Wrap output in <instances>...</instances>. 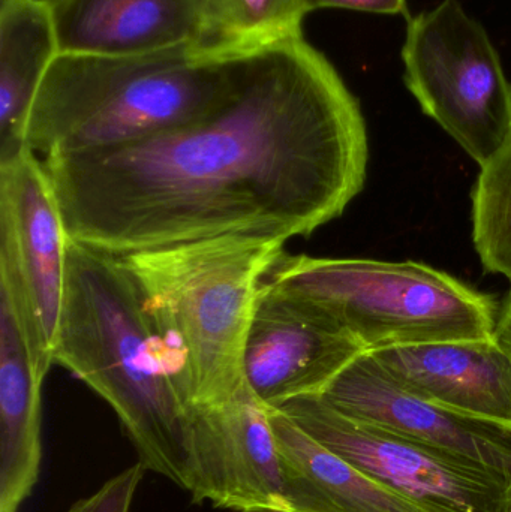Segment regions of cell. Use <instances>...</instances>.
<instances>
[{"label": "cell", "mask_w": 511, "mask_h": 512, "mask_svg": "<svg viewBox=\"0 0 511 512\" xmlns=\"http://www.w3.org/2000/svg\"><path fill=\"white\" fill-rule=\"evenodd\" d=\"M197 119L95 152L42 159L69 239L116 256L221 236L290 240L363 191L356 96L303 36L234 57Z\"/></svg>", "instance_id": "obj_1"}, {"label": "cell", "mask_w": 511, "mask_h": 512, "mask_svg": "<svg viewBox=\"0 0 511 512\" xmlns=\"http://www.w3.org/2000/svg\"><path fill=\"white\" fill-rule=\"evenodd\" d=\"M369 354L414 396L511 427V361L494 337L392 346Z\"/></svg>", "instance_id": "obj_12"}, {"label": "cell", "mask_w": 511, "mask_h": 512, "mask_svg": "<svg viewBox=\"0 0 511 512\" xmlns=\"http://www.w3.org/2000/svg\"><path fill=\"white\" fill-rule=\"evenodd\" d=\"M54 363L114 409L144 468L188 490L191 412L159 361L134 279L120 256L69 237Z\"/></svg>", "instance_id": "obj_2"}, {"label": "cell", "mask_w": 511, "mask_h": 512, "mask_svg": "<svg viewBox=\"0 0 511 512\" xmlns=\"http://www.w3.org/2000/svg\"><path fill=\"white\" fill-rule=\"evenodd\" d=\"M266 282L314 304L366 352L492 337L500 312L491 295L422 262L284 255Z\"/></svg>", "instance_id": "obj_5"}, {"label": "cell", "mask_w": 511, "mask_h": 512, "mask_svg": "<svg viewBox=\"0 0 511 512\" xmlns=\"http://www.w3.org/2000/svg\"><path fill=\"white\" fill-rule=\"evenodd\" d=\"M305 0H204L189 47L204 62H225L303 36Z\"/></svg>", "instance_id": "obj_17"}, {"label": "cell", "mask_w": 511, "mask_h": 512, "mask_svg": "<svg viewBox=\"0 0 511 512\" xmlns=\"http://www.w3.org/2000/svg\"><path fill=\"white\" fill-rule=\"evenodd\" d=\"M494 340L501 349L506 352L511 361V291L506 301L498 312L497 324H495Z\"/></svg>", "instance_id": "obj_21"}, {"label": "cell", "mask_w": 511, "mask_h": 512, "mask_svg": "<svg viewBox=\"0 0 511 512\" xmlns=\"http://www.w3.org/2000/svg\"><path fill=\"white\" fill-rule=\"evenodd\" d=\"M66 234L53 183L29 147L0 161V289L17 310L36 375L54 363Z\"/></svg>", "instance_id": "obj_8"}, {"label": "cell", "mask_w": 511, "mask_h": 512, "mask_svg": "<svg viewBox=\"0 0 511 512\" xmlns=\"http://www.w3.org/2000/svg\"><path fill=\"white\" fill-rule=\"evenodd\" d=\"M473 240L483 268L511 282V138L480 167L473 191Z\"/></svg>", "instance_id": "obj_18"}, {"label": "cell", "mask_w": 511, "mask_h": 512, "mask_svg": "<svg viewBox=\"0 0 511 512\" xmlns=\"http://www.w3.org/2000/svg\"><path fill=\"white\" fill-rule=\"evenodd\" d=\"M321 396L345 414L458 454L511 484V427L459 414L414 396L369 352L351 361Z\"/></svg>", "instance_id": "obj_11"}, {"label": "cell", "mask_w": 511, "mask_h": 512, "mask_svg": "<svg viewBox=\"0 0 511 512\" xmlns=\"http://www.w3.org/2000/svg\"><path fill=\"white\" fill-rule=\"evenodd\" d=\"M230 63L189 47L144 56L59 54L45 72L24 129L44 159L134 143L206 113L224 93Z\"/></svg>", "instance_id": "obj_4"}, {"label": "cell", "mask_w": 511, "mask_h": 512, "mask_svg": "<svg viewBox=\"0 0 511 512\" xmlns=\"http://www.w3.org/2000/svg\"><path fill=\"white\" fill-rule=\"evenodd\" d=\"M329 8L350 9V11L371 12V14L404 15L410 18L407 0H305L306 14Z\"/></svg>", "instance_id": "obj_20"}, {"label": "cell", "mask_w": 511, "mask_h": 512, "mask_svg": "<svg viewBox=\"0 0 511 512\" xmlns=\"http://www.w3.org/2000/svg\"><path fill=\"white\" fill-rule=\"evenodd\" d=\"M60 54L144 56L191 47L204 0H48Z\"/></svg>", "instance_id": "obj_13"}, {"label": "cell", "mask_w": 511, "mask_h": 512, "mask_svg": "<svg viewBox=\"0 0 511 512\" xmlns=\"http://www.w3.org/2000/svg\"><path fill=\"white\" fill-rule=\"evenodd\" d=\"M366 349L314 304L264 279L243 349V379L264 406L321 394Z\"/></svg>", "instance_id": "obj_9"}, {"label": "cell", "mask_w": 511, "mask_h": 512, "mask_svg": "<svg viewBox=\"0 0 511 512\" xmlns=\"http://www.w3.org/2000/svg\"><path fill=\"white\" fill-rule=\"evenodd\" d=\"M282 412L333 453L429 512H507L511 484L458 454L339 411L321 394Z\"/></svg>", "instance_id": "obj_7"}, {"label": "cell", "mask_w": 511, "mask_h": 512, "mask_svg": "<svg viewBox=\"0 0 511 512\" xmlns=\"http://www.w3.org/2000/svg\"><path fill=\"white\" fill-rule=\"evenodd\" d=\"M287 240L221 236L120 256L140 294L156 354L189 412L243 384L258 291Z\"/></svg>", "instance_id": "obj_3"}, {"label": "cell", "mask_w": 511, "mask_h": 512, "mask_svg": "<svg viewBox=\"0 0 511 512\" xmlns=\"http://www.w3.org/2000/svg\"><path fill=\"white\" fill-rule=\"evenodd\" d=\"M405 84L423 113L483 167L511 138V84L486 30L458 0L408 18Z\"/></svg>", "instance_id": "obj_6"}, {"label": "cell", "mask_w": 511, "mask_h": 512, "mask_svg": "<svg viewBox=\"0 0 511 512\" xmlns=\"http://www.w3.org/2000/svg\"><path fill=\"white\" fill-rule=\"evenodd\" d=\"M507 512H511V508H510V510H509V511H507Z\"/></svg>", "instance_id": "obj_22"}, {"label": "cell", "mask_w": 511, "mask_h": 512, "mask_svg": "<svg viewBox=\"0 0 511 512\" xmlns=\"http://www.w3.org/2000/svg\"><path fill=\"white\" fill-rule=\"evenodd\" d=\"M42 384L17 310L0 289V512H18L38 483Z\"/></svg>", "instance_id": "obj_15"}, {"label": "cell", "mask_w": 511, "mask_h": 512, "mask_svg": "<svg viewBox=\"0 0 511 512\" xmlns=\"http://www.w3.org/2000/svg\"><path fill=\"white\" fill-rule=\"evenodd\" d=\"M143 463H135L110 478L89 498L75 502L66 512H129L138 486L144 478Z\"/></svg>", "instance_id": "obj_19"}, {"label": "cell", "mask_w": 511, "mask_h": 512, "mask_svg": "<svg viewBox=\"0 0 511 512\" xmlns=\"http://www.w3.org/2000/svg\"><path fill=\"white\" fill-rule=\"evenodd\" d=\"M186 492L234 512H288L269 408L245 381L224 402L192 409Z\"/></svg>", "instance_id": "obj_10"}, {"label": "cell", "mask_w": 511, "mask_h": 512, "mask_svg": "<svg viewBox=\"0 0 511 512\" xmlns=\"http://www.w3.org/2000/svg\"><path fill=\"white\" fill-rule=\"evenodd\" d=\"M288 512H429L384 486L270 409Z\"/></svg>", "instance_id": "obj_14"}, {"label": "cell", "mask_w": 511, "mask_h": 512, "mask_svg": "<svg viewBox=\"0 0 511 512\" xmlns=\"http://www.w3.org/2000/svg\"><path fill=\"white\" fill-rule=\"evenodd\" d=\"M59 54L48 0H0V161L26 147L30 107Z\"/></svg>", "instance_id": "obj_16"}]
</instances>
